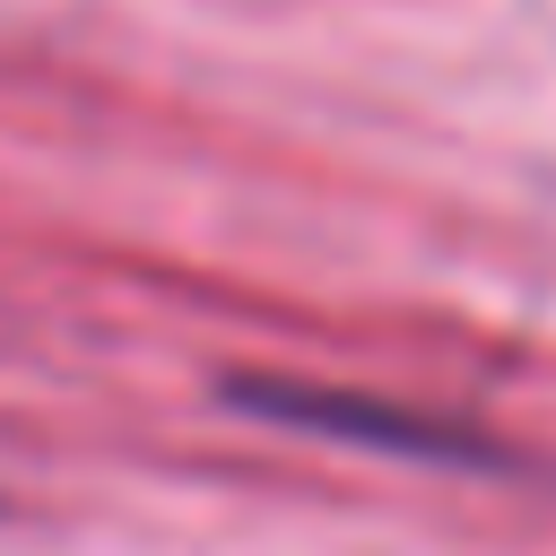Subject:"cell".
Segmentation results:
<instances>
[{
	"label": "cell",
	"mask_w": 556,
	"mask_h": 556,
	"mask_svg": "<svg viewBox=\"0 0 556 556\" xmlns=\"http://www.w3.org/2000/svg\"><path fill=\"white\" fill-rule=\"evenodd\" d=\"M261 408L295 417V426H330V434H374V443H400V452H469L460 434L426 426V417H400V408H365V400H339V391H252Z\"/></svg>",
	"instance_id": "cell-1"
}]
</instances>
